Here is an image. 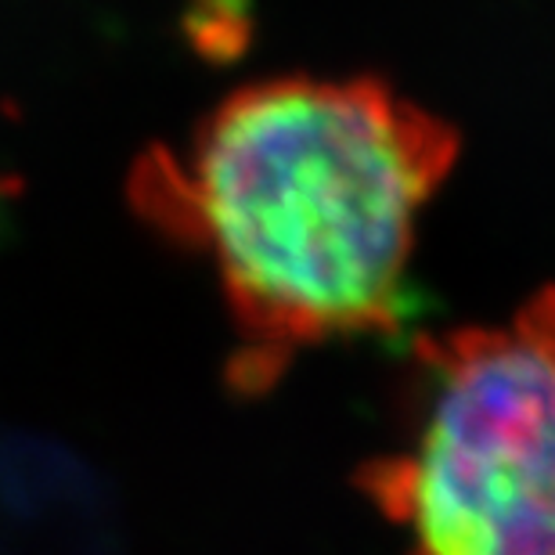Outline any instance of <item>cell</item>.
<instances>
[{
	"mask_svg": "<svg viewBox=\"0 0 555 555\" xmlns=\"http://www.w3.org/2000/svg\"><path fill=\"white\" fill-rule=\"evenodd\" d=\"M454 159L459 134L372 76H274L184 152L141 155L130 184L144 220L209 260L257 390L299 350L401 325L415 220Z\"/></svg>",
	"mask_w": 555,
	"mask_h": 555,
	"instance_id": "1",
	"label": "cell"
},
{
	"mask_svg": "<svg viewBox=\"0 0 555 555\" xmlns=\"http://www.w3.org/2000/svg\"><path fill=\"white\" fill-rule=\"evenodd\" d=\"M412 440L364 473L415 555H555V288L422 339Z\"/></svg>",
	"mask_w": 555,
	"mask_h": 555,
	"instance_id": "2",
	"label": "cell"
}]
</instances>
